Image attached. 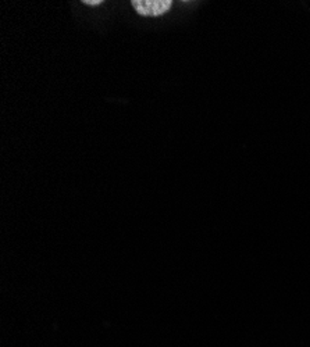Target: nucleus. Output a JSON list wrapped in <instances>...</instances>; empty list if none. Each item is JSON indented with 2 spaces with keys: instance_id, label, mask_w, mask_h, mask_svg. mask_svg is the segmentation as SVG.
<instances>
[{
  "instance_id": "nucleus-2",
  "label": "nucleus",
  "mask_w": 310,
  "mask_h": 347,
  "mask_svg": "<svg viewBox=\"0 0 310 347\" xmlns=\"http://www.w3.org/2000/svg\"><path fill=\"white\" fill-rule=\"evenodd\" d=\"M100 3L102 0H84V4H88V6H97Z\"/></svg>"
},
{
  "instance_id": "nucleus-1",
  "label": "nucleus",
  "mask_w": 310,
  "mask_h": 347,
  "mask_svg": "<svg viewBox=\"0 0 310 347\" xmlns=\"http://www.w3.org/2000/svg\"><path fill=\"white\" fill-rule=\"evenodd\" d=\"M131 4L136 11L145 17H157L170 10L171 0H132Z\"/></svg>"
}]
</instances>
